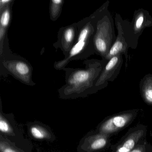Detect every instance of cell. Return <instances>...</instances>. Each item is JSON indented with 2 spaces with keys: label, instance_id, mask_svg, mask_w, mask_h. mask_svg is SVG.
<instances>
[{
  "label": "cell",
  "instance_id": "obj_11",
  "mask_svg": "<svg viewBox=\"0 0 152 152\" xmlns=\"http://www.w3.org/2000/svg\"><path fill=\"white\" fill-rule=\"evenodd\" d=\"M78 23L60 28L58 35V40L54 44L56 49H60L64 57L68 54L76 40L78 34Z\"/></svg>",
  "mask_w": 152,
  "mask_h": 152
},
{
  "label": "cell",
  "instance_id": "obj_7",
  "mask_svg": "<svg viewBox=\"0 0 152 152\" xmlns=\"http://www.w3.org/2000/svg\"><path fill=\"white\" fill-rule=\"evenodd\" d=\"M110 137L91 131L82 137L77 147V152H101L110 146Z\"/></svg>",
  "mask_w": 152,
  "mask_h": 152
},
{
  "label": "cell",
  "instance_id": "obj_4",
  "mask_svg": "<svg viewBox=\"0 0 152 152\" xmlns=\"http://www.w3.org/2000/svg\"><path fill=\"white\" fill-rule=\"evenodd\" d=\"M0 64L1 75L10 74L28 86L35 85L32 80V66L25 59L11 53L0 58Z\"/></svg>",
  "mask_w": 152,
  "mask_h": 152
},
{
  "label": "cell",
  "instance_id": "obj_14",
  "mask_svg": "<svg viewBox=\"0 0 152 152\" xmlns=\"http://www.w3.org/2000/svg\"><path fill=\"white\" fill-rule=\"evenodd\" d=\"M131 22L134 34L139 40L145 29L152 26V17L148 10L140 8L135 11Z\"/></svg>",
  "mask_w": 152,
  "mask_h": 152
},
{
  "label": "cell",
  "instance_id": "obj_9",
  "mask_svg": "<svg viewBox=\"0 0 152 152\" xmlns=\"http://www.w3.org/2000/svg\"><path fill=\"white\" fill-rule=\"evenodd\" d=\"M122 17L119 13H116L114 20L117 32V39L104 59L109 61L111 58L114 56L118 54H122L124 55L126 58L125 66L126 68H127L129 62L128 50L129 46L122 26Z\"/></svg>",
  "mask_w": 152,
  "mask_h": 152
},
{
  "label": "cell",
  "instance_id": "obj_10",
  "mask_svg": "<svg viewBox=\"0 0 152 152\" xmlns=\"http://www.w3.org/2000/svg\"><path fill=\"white\" fill-rule=\"evenodd\" d=\"M146 128L143 125L137 126L129 129L125 137L111 152H130L140 141L144 139Z\"/></svg>",
  "mask_w": 152,
  "mask_h": 152
},
{
  "label": "cell",
  "instance_id": "obj_19",
  "mask_svg": "<svg viewBox=\"0 0 152 152\" xmlns=\"http://www.w3.org/2000/svg\"><path fill=\"white\" fill-rule=\"evenodd\" d=\"M12 0H1V11L6 6L11 4Z\"/></svg>",
  "mask_w": 152,
  "mask_h": 152
},
{
  "label": "cell",
  "instance_id": "obj_1",
  "mask_svg": "<svg viewBox=\"0 0 152 152\" xmlns=\"http://www.w3.org/2000/svg\"><path fill=\"white\" fill-rule=\"evenodd\" d=\"M108 61L87 59L84 62L85 68H65V84L58 90L62 99L84 98L96 93L95 85Z\"/></svg>",
  "mask_w": 152,
  "mask_h": 152
},
{
  "label": "cell",
  "instance_id": "obj_15",
  "mask_svg": "<svg viewBox=\"0 0 152 152\" xmlns=\"http://www.w3.org/2000/svg\"><path fill=\"white\" fill-rule=\"evenodd\" d=\"M141 95L145 102L152 106V75L144 77L140 83Z\"/></svg>",
  "mask_w": 152,
  "mask_h": 152
},
{
  "label": "cell",
  "instance_id": "obj_5",
  "mask_svg": "<svg viewBox=\"0 0 152 152\" xmlns=\"http://www.w3.org/2000/svg\"><path fill=\"white\" fill-rule=\"evenodd\" d=\"M0 110V134L21 148L33 150V145L24 137L22 128L19 126L12 114L3 112L1 103Z\"/></svg>",
  "mask_w": 152,
  "mask_h": 152
},
{
  "label": "cell",
  "instance_id": "obj_6",
  "mask_svg": "<svg viewBox=\"0 0 152 152\" xmlns=\"http://www.w3.org/2000/svg\"><path fill=\"white\" fill-rule=\"evenodd\" d=\"M138 109L121 112L105 118L96 127L95 131L110 137L127 127L139 114Z\"/></svg>",
  "mask_w": 152,
  "mask_h": 152
},
{
  "label": "cell",
  "instance_id": "obj_13",
  "mask_svg": "<svg viewBox=\"0 0 152 152\" xmlns=\"http://www.w3.org/2000/svg\"><path fill=\"white\" fill-rule=\"evenodd\" d=\"M11 4L6 6L1 11L0 19V58L11 54L8 47L7 29L10 22Z\"/></svg>",
  "mask_w": 152,
  "mask_h": 152
},
{
  "label": "cell",
  "instance_id": "obj_17",
  "mask_svg": "<svg viewBox=\"0 0 152 152\" xmlns=\"http://www.w3.org/2000/svg\"><path fill=\"white\" fill-rule=\"evenodd\" d=\"M63 0H51L50 5V18L55 21L60 16Z\"/></svg>",
  "mask_w": 152,
  "mask_h": 152
},
{
  "label": "cell",
  "instance_id": "obj_2",
  "mask_svg": "<svg viewBox=\"0 0 152 152\" xmlns=\"http://www.w3.org/2000/svg\"><path fill=\"white\" fill-rule=\"evenodd\" d=\"M95 16L93 13L78 23V34L75 44L64 58L54 64V68L63 70L70 61L86 59L95 54L93 37L95 31Z\"/></svg>",
  "mask_w": 152,
  "mask_h": 152
},
{
  "label": "cell",
  "instance_id": "obj_12",
  "mask_svg": "<svg viewBox=\"0 0 152 152\" xmlns=\"http://www.w3.org/2000/svg\"><path fill=\"white\" fill-rule=\"evenodd\" d=\"M28 136L35 140L54 142L56 137L50 127L38 121L30 122L27 124Z\"/></svg>",
  "mask_w": 152,
  "mask_h": 152
},
{
  "label": "cell",
  "instance_id": "obj_18",
  "mask_svg": "<svg viewBox=\"0 0 152 152\" xmlns=\"http://www.w3.org/2000/svg\"><path fill=\"white\" fill-rule=\"evenodd\" d=\"M130 152H152V147L146 143L143 139Z\"/></svg>",
  "mask_w": 152,
  "mask_h": 152
},
{
  "label": "cell",
  "instance_id": "obj_8",
  "mask_svg": "<svg viewBox=\"0 0 152 152\" xmlns=\"http://www.w3.org/2000/svg\"><path fill=\"white\" fill-rule=\"evenodd\" d=\"M123 56L118 54L108 61L95 84L96 93L106 87L109 82L114 81L117 77L123 65Z\"/></svg>",
  "mask_w": 152,
  "mask_h": 152
},
{
  "label": "cell",
  "instance_id": "obj_16",
  "mask_svg": "<svg viewBox=\"0 0 152 152\" xmlns=\"http://www.w3.org/2000/svg\"><path fill=\"white\" fill-rule=\"evenodd\" d=\"M0 152H32V151L19 147L0 134Z\"/></svg>",
  "mask_w": 152,
  "mask_h": 152
},
{
  "label": "cell",
  "instance_id": "obj_3",
  "mask_svg": "<svg viewBox=\"0 0 152 152\" xmlns=\"http://www.w3.org/2000/svg\"><path fill=\"white\" fill-rule=\"evenodd\" d=\"M110 1L107 0L94 12L96 19L93 37L95 54L104 59L117 39L115 20L109 10Z\"/></svg>",
  "mask_w": 152,
  "mask_h": 152
}]
</instances>
